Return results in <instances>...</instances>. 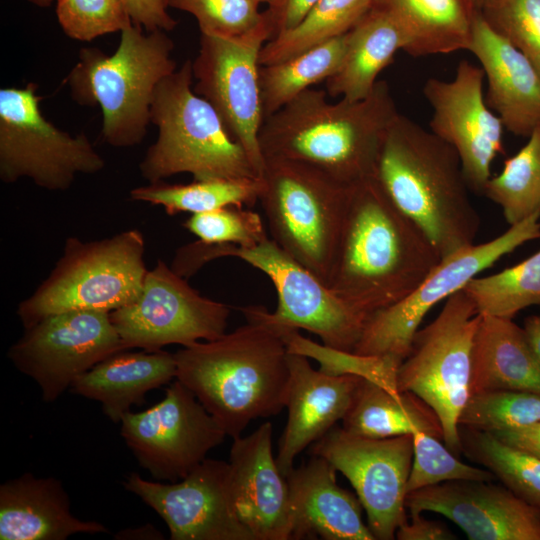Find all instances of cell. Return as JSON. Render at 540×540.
Instances as JSON below:
<instances>
[{
	"label": "cell",
	"instance_id": "60d3db41",
	"mask_svg": "<svg viewBox=\"0 0 540 540\" xmlns=\"http://www.w3.org/2000/svg\"><path fill=\"white\" fill-rule=\"evenodd\" d=\"M56 16L69 38L86 42L133 24L123 0H56Z\"/></svg>",
	"mask_w": 540,
	"mask_h": 540
},
{
	"label": "cell",
	"instance_id": "484cf974",
	"mask_svg": "<svg viewBox=\"0 0 540 540\" xmlns=\"http://www.w3.org/2000/svg\"><path fill=\"white\" fill-rule=\"evenodd\" d=\"M174 354L163 350L114 353L80 375L71 390L97 401L102 411L114 423L141 405L147 392L176 378Z\"/></svg>",
	"mask_w": 540,
	"mask_h": 540
},
{
	"label": "cell",
	"instance_id": "b9f144b4",
	"mask_svg": "<svg viewBox=\"0 0 540 540\" xmlns=\"http://www.w3.org/2000/svg\"><path fill=\"white\" fill-rule=\"evenodd\" d=\"M183 226L206 243L253 247L268 238L260 215L230 206L192 214Z\"/></svg>",
	"mask_w": 540,
	"mask_h": 540
},
{
	"label": "cell",
	"instance_id": "f907efd6",
	"mask_svg": "<svg viewBox=\"0 0 540 540\" xmlns=\"http://www.w3.org/2000/svg\"><path fill=\"white\" fill-rule=\"evenodd\" d=\"M489 0H470L471 4L476 10H481L483 6L488 2Z\"/></svg>",
	"mask_w": 540,
	"mask_h": 540
},
{
	"label": "cell",
	"instance_id": "4fadbf2b",
	"mask_svg": "<svg viewBox=\"0 0 540 540\" xmlns=\"http://www.w3.org/2000/svg\"><path fill=\"white\" fill-rule=\"evenodd\" d=\"M261 23L240 36L203 34L192 61L194 91L218 112L228 132L245 150L259 178L265 158L259 134L265 117L260 91V52L273 38L265 11Z\"/></svg>",
	"mask_w": 540,
	"mask_h": 540
},
{
	"label": "cell",
	"instance_id": "836d02e7",
	"mask_svg": "<svg viewBox=\"0 0 540 540\" xmlns=\"http://www.w3.org/2000/svg\"><path fill=\"white\" fill-rule=\"evenodd\" d=\"M528 138L502 171L490 177L483 192L501 208L510 226L540 214V126Z\"/></svg>",
	"mask_w": 540,
	"mask_h": 540
},
{
	"label": "cell",
	"instance_id": "3957f363",
	"mask_svg": "<svg viewBox=\"0 0 540 540\" xmlns=\"http://www.w3.org/2000/svg\"><path fill=\"white\" fill-rule=\"evenodd\" d=\"M245 318L246 324L228 334L174 353L176 379L232 438L251 421L285 408L290 378L289 352L279 331Z\"/></svg>",
	"mask_w": 540,
	"mask_h": 540
},
{
	"label": "cell",
	"instance_id": "f35d334b",
	"mask_svg": "<svg viewBox=\"0 0 540 540\" xmlns=\"http://www.w3.org/2000/svg\"><path fill=\"white\" fill-rule=\"evenodd\" d=\"M413 461L407 481V494L451 481L491 482L494 475L487 469L461 462L443 446L438 437L423 431L412 434Z\"/></svg>",
	"mask_w": 540,
	"mask_h": 540
},
{
	"label": "cell",
	"instance_id": "74e56055",
	"mask_svg": "<svg viewBox=\"0 0 540 540\" xmlns=\"http://www.w3.org/2000/svg\"><path fill=\"white\" fill-rule=\"evenodd\" d=\"M540 421V395L512 390L471 394L459 419L460 427L494 433Z\"/></svg>",
	"mask_w": 540,
	"mask_h": 540
},
{
	"label": "cell",
	"instance_id": "7c38bea8",
	"mask_svg": "<svg viewBox=\"0 0 540 540\" xmlns=\"http://www.w3.org/2000/svg\"><path fill=\"white\" fill-rule=\"evenodd\" d=\"M539 218L540 214H534L488 242L473 244L441 259L407 297L366 319L353 352L389 356L401 364L427 313L505 255L540 239Z\"/></svg>",
	"mask_w": 540,
	"mask_h": 540
},
{
	"label": "cell",
	"instance_id": "277c9868",
	"mask_svg": "<svg viewBox=\"0 0 540 540\" xmlns=\"http://www.w3.org/2000/svg\"><path fill=\"white\" fill-rule=\"evenodd\" d=\"M373 177L441 259L475 244L481 219L459 155L431 131L399 113L383 138Z\"/></svg>",
	"mask_w": 540,
	"mask_h": 540
},
{
	"label": "cell",
	"instance_id": "681fc988",
	"mask_svg": "<svg viewBox=\"0 0 540 540\" xmlns=\"http://www.w3.org/2000/svg\"><path fill=\"white\" fill-rule=\"evenodd\" d=\"M29 3L37 6V7H41V8H45V7H48L51 5V3L53 1H56V0H27Z\"/></svg>",
	"mask_w": 540,
	"mask_h": 540
},
{
	"label": "cell",
	"instance_id": "7a4b0ae2",
	"mask_svg": "<svg viewBox=\"0 0 540 540\" xmlns=\"http://www.w3.org/2000/svg\"><path fill=\"white\" fill-rule=\"evenodd\" d=\"M327 95L310 88L265 118L260 148L264 158L301 162L351 186L373 176L383 138L399 112L384 80L357 101L332 103Z\"/></svg>",
	"mask_w": 540,
	"mask_h": 540
},
{
	"label": "cell",
	"instance_id": "8d00e7d4",
	"mask_svg": "<svg viewBox=\"0 0 540 540\" xmlns=\"http://www.w3.org/2000/svg\"><path fill=\"white\" fill-rule=\"evenodd\" d=\"M289 353L316 360L320 370L331 375H354L375 382L390 390L399 391L396 384L400 365L389 356L361 355L318 344L301 336L298 329L275 326Z\"/></svg>",
	"mask_w": 540,
	"mask_h": 540
},
{
	"label": "cell",
	"instance_id": "44dd1931",
	"mask_svg": "<svg viewBox=\"0 0 540 540\" xmlns=\"http://www.w3.org/2000/svg\"><path fill=\"white\" fill-rule=\"evenodd\" d=\"M272 425L233 438L229 466L235 508L255 540L291 537L289 485L272 451Z\"/></svg>",
	"mask_w": 540,
	"mask_h": 540
},
{
	"label": "cell",
	"instance_id": "c3c4849f",
	"mask_svg": "<svg viewBox=\"0 0 540 540\" xmlns=\"http://www.w3.org/2000/svg\"><path fill=\"white\" fill-rule=\"evenodd\" d=\"M523 328L536 356L540 361V312L527 317L524 321Z\"/></svg>",
	"mask_w": 540,
	"mask_h": 540
},
{
	"label": "cell",
	"instance_id": "f1b7e54d",
	"mask_svg": "<svg viewBox=\"0 0 540 540\" xmlns=\"http://www.w3.org/2000/svg\"><path fill=\"white\" fill-rule=\"evenodd\" d=\"M404 47L405 37L395 21L383 11L371 8L347 32L342 61L325 82L327 94L349 101L367 97L380 72Z\"/></svg>",
	"mask_w": 540,
	"mask_h": 540
},
{
	"label": "cell",
	"instance_id": "d4e9b609",
	"mask_svg": "<svg viewBox=\"0 0 540 540\" xmlns=\"http://www.w3.org/2000/svg\"><path fill=\"white\" fill-rule=\"evenodd\" d=\"M96 521H83L71 512L62 482L24 473L0 486L1 540H64L77 533H107Z\"/></svg>",
	"mask_w": 540,
	"mask_h": 540
},
{
	"label": "cell",
	"instance_id": "7402d4cb",
	"mask_svg": "<svg viewBox=\"0 0 540 540\" xmlns=\"http://www.w3.org/2000/svg\"><path fill=\"white\" fill-rule=\"evenodd\" d=\"M290 372L285 407L288 419L276 462L286 476L295 458L343 420L363 378L315 370L303 355L289 353Z\"/></svg>",
	"mask_w": 540,
	"mask_h": 540
},
{
	"label": "cell",
	"instance_id": "bcb514c9",
	"mask_svg": "<svg viewBox=\"0 0 540 540\" xmlns=\"http://www.w3.org/2000/svg\"><path fill=\"white\" fill-rule=\"evenodd\" d=\"M399 540H453L455 535L443 524L424 518L421 513H411V520L402 524L397 532Z\"/></svg>",
	"mask_w": 540,
	"mask_h": 540
},
{
	"label": "cell",
	"instance_id": "5bb4252c",
	"mask_svg": "<svg viewBox=\"0 0 540 540\" xmlns=\"http://www.w3.org/2000/svg\"><path fill=\"white\" fill-rule=\"evenodd\" d=\"M230 307L202 296L162 260L148 270L132 303L110 312L125 349L158 351L225 334Z\"/></svg>",
	"mask_w": 540,
	"mask_h": 540
},
{
	"label": "cell",
	"instance_id": "e575fe53",
	"mask_svg": "<svg viewBox=\"0 0 540 540\" xmlns=\"http://www.w3.org/2000/svg\"><path fill=\"white\" fill-rule=\"evenodd\" d=\"M462 291L479 315L513 319L527 307L540 306V250L498 273L474 277Z\"/></svg>",
	"mask_w": 540,
	"mask_h": 540
},
{
	"label": "cell",
	"instance_id": "f546056e",
	"mask_svg": "<svg viewBox=\"0 0 540 540\" xmlns=\"http://www.w3.org/2000/svg\"><path fill=\"white\" fill-rule=\"evenodd\" d=\"M342 422L345 430L364 437L388 438L423 431L443 439L439 418L421 398L365 379Z\"/></svg>",
	"mask_w": 540,
	"mask_h": 540
},
{
	"label": "cell",
	"instance_id": "4dcf8cb0",
	"mask_svg": "<svg viewBox=\"0 0 540 540\" xmlns=\"http://www.w3.org/2000/svg\"><path fill=\"white\" fill-rule=\"evenodd\" d=\"M347 33L283 61L261 65L259 72L264 117L274 114L338 69L345 53Z\"/></svg>",
	"mask_w": 540,
	"mask_h": 540
},
{
	"label": "cell",
	"instance_id": "4316f807",
	"mask_svg": "<svg viewBox=\"0 0 540 540\" xmlns=\"http://www.w3.org/2000/svg\"><path fill=\"white\" fill-rule=\"evenodd\" d=\"M512 390L540 395V361L523 327L480 315L472 348L471 394Z\"/></svg>",
	"mask_w": 540,
	"mask_h": 540
},
{
	"label": "cell",
	"instance_id": "6da1fadb",
	"mask_svg": "<svg viewBox=\"0 0 540 540\" xmlns=\"http://www.w3.org/2000/svg\"><path fill=\"white\" fill-rule=\"evenodd\" d=\"M441 257L371 176L350 186L327 286L369 317L413 292Z\"/></svg>",
	"mask_w": 540,
	"mask_h": 540
},
{
	"label": "cell",
	"instance_id": "ee69618b",
	"mask_svg": "<svg viewBox=\"0 0 540 540\" xmlns=\"http://www.w3.org/2000/svg\"><path fill=\"white\" fill-rule=\"evenodd\" d=\"M134 25L146 31L173 30L177 22L169 14L171 0H123Z\"/></svg>",
	"mask_w": 540,
	"mask_h": 540
},
{
	"label": "cell",
	"instance_id": "cb8c5ba5",
	"mask_svg": "<svg viewBox=\"0 0 540 540\" xmlns=\"http://www.w3.org/2000/svg\"><path fill=\"white\" fill-rule=\"evenodd\" d=\"M336 472L326 459L312 455L286 475L291 508L290 539H375L363 522L358 497L337 484Z\"/></svg>",
	"mask_w": 540,
	"mask_h": 540
},
{
	"label": "cell",
	"instance_id": "d590c367",
	"mask_svg": "<svg viewBox=\"0 0 540 540\" xmlns=\"http://www.w3.org/2000/svg\"><path fill=\"white\" fill-rule=\"evenodd\" d=\"M463 432L460 431L462 451L517 496L540 507V458L501 441L492 433L466 427Z\"/></svg>",
	"mask_w": 540,
	"mask_h": 540
},
{
	"label": "cell",
	"instance_id": "9a60e30c",
	"mask_svg": "<svg viewBox=\"0 0 540 540\" xmlns=\"http://www.w3.org/2000/svg\"><path fill=\"white\" fill-rule=\"evenodd\" d=\"M126 350L110 312L72 310L25 328L8 350L17 370L32 378L44 402H54L83 373Z\"/></svg>",
	"mask_w": 540,
	"mask_h": 540
},
{
	"label": "cell",
	"instance_id": "f6af8a7d",
	"mask_svg": "<svg viewBox=\"0 0 540 540\" xmlns=\"http://www.w3.org/2000/svg\"><path fill=\"white\" fill-rule=\"evenodd\" d=\"M318 1L275 0L265 10L273 28V38L297 26Z\"/></svg>",
	"mask_w": 540,
	"mask_h": 540
},
{
	"label": "cell",
	"instance_id": "52a82bcc",
	"mask_svg": "<svg viewBox=\"0 0 540 540\" xmlns=\"http://www.w3.org/2000/svg\"><path fill=\"white\" fill-rule=\"evenodd\" d=\"M193 80L188 59L158 84L150 111L158 136L139 164L141 176L149 183L180 173L194 180L259 178L218 112L194 91Z\"/></svg>",
	"mask_w": 540,
	"mask_h": 540
},
{
	"label": "cell",
	"instance_id": "ab89813d",
	"mask_svg": "<svg viewBox=\"0 0 540 540\" xmlns=\"http://www.w3.org/2000/svg\"><path fill=\"white\" fill-rule=\"evenodd\" d=\"M480 13L491 29L523 53L540 75V0H489Z\"/></svg>",
	"mask_w": 540,
	"mask_h": 540
},
{
	"label": "cell",
	"instance_id": "ba28073f",
	"mask_svg": "<svg viewBox=\"0 0 540 540\" xmlns=\"http://www.w3.org/2000/svg\"><path fill=\"white\" fill-rule=\"evenodd\" d=\"M145 241L138 229L101 240L68 237L47 278L17 308L24 328L72 310L112 312L134 302L148 272Z\"/></svg>",
	"mask_w": 540,
	"mask_h": 540
},
{
	"label": "cell",
	"instance_id": "ffe728a7",
	"mask_svg": "<svg viewBox=\"0 0 540 540\" xmlns=\"http://www.w3.org/2000/svg\"><path fill=\"white\" fill-rule=\"evenodd\" d=\"M411 513L445 516L470 540H540V507L507 487L484 481H451L407 494Z\"/></svg>",
	"mask_w": 540,
	"mask_h": 540
},
{
	"label": "cell",
	"instance_id": "2e32d148",
	"mask_svg": "<svg viewBox=\"0 0 540 540\" xmlns=\"http://www.w3.org/2000/svg\"><path fill=\"white\" fill-rule=\"evenodd\" d=\"M353 486L375 539L392 540L407 521V481L413 461L412 435L370 438L334 426L312 444Z\"/></svg>",
	"mask_w": 540,
	"mask_h": 540
},
{
	"label": "cell",
	"instance_id": "603a6c76",
	"mask_svg": "<svg viewBox=\"0 0 540 540\" xmlns=\"http://www.w3.org/2000/svg\"><path fill=\"white\" fill-rule=\"evenodd\" d=\"M468 51L484 71L488 106L509 132L528 137L540 126V75L533 64L494 32L479 10Z\"/></svg>",
	"mask_w": 540,
	"mask_h": 540
},
{
	"label": "cell",
	"instance_id": "83f0119b",
	"mask_svg": "<svg viewBox=\"0 0 540 540\" xmlns=\"http://www.w3.org/2000/svg\"><path fill=\"white\" fill-rule=\"evenodd\" d=\"M372 8L395 21L414 57L468 50L478 11L470 0H374Z\"/></svg>",
	"mask_w": 540,
	"mask_h": 540
},
{
	"label": "cell",
	"instance_id": "9c48e42d",
	"mask_svg": "<svg viewBox=\"0 0 540 540\" xmlns=\"http://www.w3.org/2000/svg\"><path fill=\"white\" fill-rule=\"evenodd\" d=\"M261 181L271 239L327 285L350 186L281 158H265Z\"/></svg>",
	"mask_w": 540,
	"mask_h": 540
},
{
	"label": "cell",
	"instance_id": "d6986e66",
	"mask_svg": "<svg viewBox=\"0 0 540 540\" xmlns=\"http://www.w3.org/2000/svg\"><path fill=\"white\" fill-rule=\"evenodd\" d=\"M484 71L467 60L459 62L455 77L429 78L423 94L433 109L430 131L459 155L470 190L483 194L491 165L503 152L501 119L483 95Z\"/></svg>",
	"mask_w": 540,
	"mask_h": 540
},
{
	"label": "cell",
	"instance_id": "8992f818",
	"mask_svg": "<svg viewBox=\"0 0 540 540\" xmlns=\"http://www.w3.org/2000/svg\"><path fill=\"white\" fill-rule=\"evenodd\" d=\"M221 257H236L259 269L276 289L278 303L274 312L262 306H248L241 309L244 316L279 327L304 329L319 336L324 345L354 350L367 317L269 237L246 248L197 240L177 249L171 268L187 279L206 263Z\"/></svg>",
	"mask_w": 540,
	"mask_h": 540
},
{
	"label": "cell",
	"instance_id": "1f68e13d",
	"mask_svg": "<svg viewBox=\"0 0 540 540\" xmlns=\"http://www.w3.org/2000/svg\"><path fill=\"white\" fill-rule=\"evenodd\" d=\"M261 187V178L194 180L173 185L160 181L131 189L130 198L161 206L168 215L195 214L230 206H253Z\"/></svg>",
	"mask_w": 540,
	"mask_h": 540
},
{
	"label": "cell",
	"instance_id": "7dc6e473",
	"mask_svg": "<svg viewBox=\"0 0 540 540\" xmlns=\"http://www.w3.org/2000/svg\"><path fill=\"white\" fill-rule=\"evenodd\" d=\"M492 434L501 441L540 458V421L528 426L501 430Z\"/></svg>",
	"mask_w": 540,
	"mask_h": 540
},
{
	"label": "cell",
	"instance_id": "ac0fdd59",
	"mask_svg": "<svg viewBox=\"0 0 540 540\" xmlns=\"http://www.w3.org/2000/svg\"><path fill=\"white\" fill-rule=\"evenodd\" d=\"M123 484L163 519L172 540H255L237 514L229 462L206 458L171 484L132 472Z\"/></svg>",
	"mask_w": 540,
	"mask_h": 540
},
{
	"label": "cell",
	"instance_id": "e0dca14e",
	"mask_svg": "<svg viewBox=\"0 0 540 540\" xmlns=\"http://www.w3.org/2000/svg\"><path fill=\"white\" fill-rule=\"evenodd\" d=\"M120 424L126 445L156 481L183 479L227 436L177 379L160 402L138 413H126Z\"/></svg>",
	"mask_w": 540,
	"mask_h": 540
},
{
	"label": "cell",
	"instance_id": "5b68a950",
	"mask_svg": "<svg viewBox=\"0 0 540 540\" xmlns=\"http://www.w3.org/2000/svg\"><path fill=\"white\" fill-rule=\"evenodd\" d=\"M120 33L119 45L110 55L82 48L64 84L76 103L100 106L104 141L127 148L143 141L155 90L177 65L172 58L174 42L166 31L144 33L132 24Z\"/></svg>",
	"mask_w": 540,
	"mask_h": 540
},
{
	"label": "cell",
	"instance_id": "7bdbcfd3",
	"mask_svg": "<svg viewBox=\"0 0 540 540\" xmlns=\"http://www.w3.org/2000/svg\"><path fill=\"white\" fill-rule=\"evenodd\" d=\"M257 0H171L170 8L195 17L201 33L240 36L263 20Z\"/></svg>",
	"mask_w": 540,
	"mask_h": 540
},
{
	"label": "cell",
	"instance_id": "8fae6325",
	"mask_svg": "<svg viewBox=\"0 0 540 540\" xmlns=\"http://www.w3.org/2000/svg\"><path fill=\"white\" fill-rule=\"evenodd\" d=\"M33 82L0 89V179L28 178L49 191L68 190L78 174L105 167L85 133L72 136L48 121Z\"/></svg>",
	"mask_w": 540,
	"mask_h": 540
},
{
	"label": "cell",
	"instance_id": "816d5d0a",
	"mask_svg": "<svg viewBox=\"0 0 540 540\" xmlns=\"http://www.w3.org/2000/svg\"><path fill=\"white\" fill-rule=\"evenodd\" d=\"M260 4H267L270 6L275 0H257Z\"/></svg>",
	"mask_w": 540,
	"mask_h": 540
},
{
	"label": "cell",
	"instance_id": "d6a6232c",
	"mask_svg": "<svg viewBox=\"0 0 540 540\" xmlns=\"http://www.w3.org/2000/svg\"><path fill=\"white\" fill-rule=\"evenodd\" d=\"M374 0H319L294 28L267 41L260 65L286 60L349 32L372 8Z\"/></svg>",
	"mask_w": 540,
	"mask_h": 540
},
{
	"label": "cell",
	"instance_id": "30bf717a",
	"mask_svg": "<svg viewBox=\"0 0 540 540\" xmlns=\"http://www.w3.org/2000/svg\"><path fill=\"white\" fill-rule=\"evenodd\" d=\"M444 302L437 317L416 332L397 369L396 384L400 392L417 395L433 409L446 446L459 453V419L471 395L472 348L480 315L462 290Z\"/></svg>",
	"mask_w": 540,
	"mask_h": 540
}]
</instances>
